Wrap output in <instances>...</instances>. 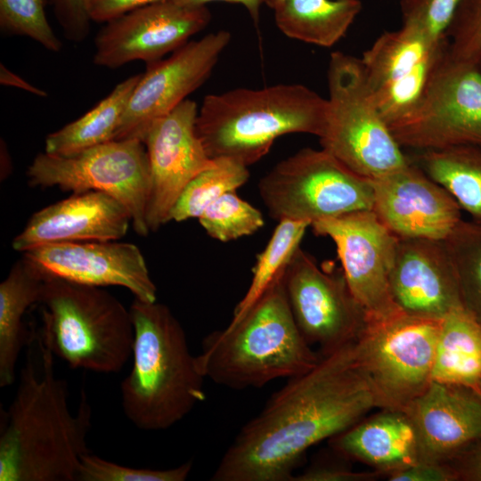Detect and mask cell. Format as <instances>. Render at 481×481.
Instances as JSON below:
<instances>
[{
    "mask_svg": "<svg viewBox=\"0 0 481 481\" xmlns=\"http://www.w3.org/2000/svg\"><path fill=\"white\" fill-rule=\"evenodd\" d=\"M37 305L42 341L70 368L116 373L132 355L130 310L102 287L45 276Z\"/></svg>",
    "mask_w": 481,
    "mask_h": 481,
    "instance_id": "cell-6",
    "label": "cell"
},
{
    "mask_svg": "<svg viewBox=\"0 0 481 481\" xmlns=\"http://www.w3.org/2000/svg\"><path fill=\"white\" fill-rule=\"evenodd\" d=\"M45 277L95 286H120L135 298L157 300L151 280L140 249L117 240L67 242L45 245L22 253Z\"/></svg>",
    "mask_w": 481,
    "mask_h": 481,
    "instance_id": "cell-18",
    "label": "cell"
},
{
    "mask_svg": "<svg viewBox=\"0 0 481 481\" xmlns=\"http://www.w3.org/2000/svg\"><path fill=\"white\" fill-rule=\"evenodd\" d=\"M450 52L481 68V0H461L446 29Z\"/></svg>",
    "mask_w": 481,
    "mask_h": 481,
    "instance_id": "cell-35",
    "label": "cell"
},
{
    "mask_svg": "<svg viewBox=\"0 0 481 481\" xmlns=\"http://www.w3.org/2000/svg\"><path fill=\"white\" fill-rule=\"evenodd\" d=\"M403 411L415 431L419 461L448 463L481 443V388L432 380Z\"/></svg>",
    "mask_w": 481,
    "mask_h": 481,
    "instance_id": "cell-19",
    "label": "cell"
},
{
    "mask_svg": "<svg viewBox=\"0 0 481 481\" xmlns=\"http://www.w3.org/2000/svg\"><path fill=\"white\" fill-rule=\"evenodd\" d=\"M440 325L404 313L367 320L355 353L384 408L404 410L432 381Z\"/></svg>",
    "mask_w": 481,
    "mask_h": 481,
    "instance_id": "cell-11",
    "label": "cell"
},
{
    "mask_svg": "<svg viewBox=\"0 0 481 481\" xmlns=\"http://www.w3.org/2000/svg\"><path fill=\"white\" fill-rule=\"evenodd\" d=\"M311 224L306 221L281 220L266 246L257 257L250 284L236 305L230 323L238 322L283 273Z\"/></svg>",
    "mask_w": 481,
    "mask_h": 481,
    "instance_id": "cell-29",
    "label": "cell"
},
{
    "mask_svg": "<svg viewBox=\"0 0 481 481\" xmlns=\"http://www.w3.org/2000/svg\"><path fill=\"white\" fill-rule=\"evenodd\" d=\"M169 0H90L93 21L106 23L137 8Z\"/></svg>",
    "mask_w": 481,
    "mask_h": 481,
    "instance_id": "cell-40",
    "label": "cell"
},
{
    "mask_svg": "<svg viewBox=\"0 0 481 481\" xmlns=\"http://www.w3.org/2000/svg\"><path fill=\"white\" fill-rule=\"evenodd\" d=\"M258 192L278 222L312 224L373 207L371 180L322 148H303L279 161L259 180Z\"/></svg>",
    "mask_w": 481,
    "mask_h": 481,
    "instance_id": "cell-8",
    "label": "cell"
},
{
    "mask_svg": "<svg viewBox=\"0 0 481 481\" xmlns=\"http://www.w3.org/2000/svg\"><path fill=\"white\" fill-rule=\"evenodd\" d=\"M261 1L263 4H265L266 6L273 10L285 0H261Z\"/></svg>",
    "mask_w": 481,
    "mask_h": 481,
    "instance_id": "cell-44",
    "label": "cell"
},
{
    "mask_svg": "<svg viewBox=\"0 0 481 481\" xmlns=\"http://www.w3.org/2000/svg\"><path fill=\"white\" fill-rule=\"evenodd\" d=\"M27 177L31 186L109 194L127 209L138 235L150 232L146 211L151 173L140 140H111L66 156L40 152L29 166Z\"/></svg>",
    "mask_w": 481,
    "mask_h": 481,
    "instance_id": "cell-9",
    "label": "cell"
},
{
    "mask_svg": "<svg viewBox=\"0 0 481 481\" xmlns=\"http://www.w3.org/2000/svg\"><path fill=\"white\" fill-rule=\"evenodd\" d=\"M328 117L321 148L356 174L373 180L410 160L381 117L360 58L330 54Z\"/></svg>",
    "mask_w": 481,
    "mask_h": 481,
    "instance_id": "cell-7",
    "label": "cell"
},
{
    "mask_svg": "<svg viewBox=\"0 0 481 481\" xmlns=\"http://www.w3.org/2000/svg\"><path fill=\"white\" fill-rule=\"evenodd\" d=\"M389 287L396 306L412 316L442 320L462 306L444 240L398 238Z\"/></svg>",
    "mask_w": 481,
    "mask_h": 481,
    "instance_id": "cell-20",
    "label": "cell"
},
{
    "mask_svg": "<svg viewBox=\"0 0 481 481\" xmlns=\"http://www.w3.org/2000/svg\"><path fill=\"white\" fill-rule=\"evenodd\" d=\"M310 227L315 234L334 242L347 284L367 320L404 313L395 303L389 287L398 238L372 210L319 220Z\"/></svg>",
    "mask_w": 481,
    "mask_h": 481,
    "instance_id": "cell-13",
    "label": "cell"
},
{
    "mask_svg": "<svg viewBox=\"0 0 481 481\" xmlns=\"http://www.w3.org/2000/svg\"><path fill=\"white\" fill-rule=\"evenodd\" d=\"M45 281L42 273L22 257L0 284V387L16 380L20 353L29 344L31 330L23 323L27 310L37 305Z\"/></svg>",
    "mask_w": 481,
    "mask_h": 481,
    "instance_id": "cell-23",
    "label": "cell"
},
{
    "mask_svg": "<svg viewBox=\"0 0 481 481\" xmlns=\"http://www.w3.org/2000/svg\"><path fill=\"white\" fill-rule=\"evenodd\" d=\"M130 224L127 209L110 195L77 192L34 213L12 247L24 253L54 243L118 240Z\"/></svg>",
    "mask_w": 481,
    "mask_h": 481,
    "instance_id": "cell-21",
    "label": "cell"
},
{
    "mask_svg": "<svg viewBox=\"0 0 481 481\" xmlns=\"http://www.w3.org/2000/svg\"><path fill=\"white\" fill-rule=\"evenodd\" d=\"M192 469V461L166 469L133 468L89 452L82 459L78 481H184Z\"/></svg>",
    "mask_w": 481,
    "mask_h": 481,
    "instance_id": "cell-34",
    "label": "cell"
},
{
    "mask_svg": "<svg viewBox=\"0 0 481 481\" xmlns=\"http://www.w3.org/2000/svg\"><path fill=\"white\" fill-rule=\"evenodd\" d=\"M383 409L360 365L355 341L322 355L308 371L289 378L241 427L212 481H292L313 445Z\"/></svg>",
    "mask_w": 481,
    "mask_h": 481,
    "instance_id": "cell-1",
    "label": "cell"
},
{
    "mask_svg": "<svg viewBox=\"0 0 481 481\" xmlns=\"http://www.w3.org/2000/svg\"><path fill=\"white\" fill-rule=\"evenodd\" d=\"M198 111L194 101L184 100L154 121L143 139L151 173L150 232L171 221V211L187 184L214 162L196 132Z\"/></svg>",
    "mask_w": 481,
    "mask_h": 481,
    "instance_id": "cell-16",
    "label": "cell"
},
{
    "mask_svg": "<svg viewBox=\"0 0 481 481\" xmlns=\"http://www.w3.org/2000/svg\"><path fill=\"white\" fill-rule=\"evenodd\" d=\"M371 183L372 211L397 238L444 240L462 220L454 198L411 160Z\"/></svg>",
    "mask_w": 481,
    "mask_h": 481,
    "instance_id": "cell-17",
    "label": "cell"
},
{
    "mask_svg": "<svg viewBox=\"0 0 481 481\" xmlns=\"http://www.w3.org/2000/svg\"><path fill=\"white\" fill-rule=\"evenodd\" d=\"M332 450L347 459L387 472L419 461L412 424L403 410L383 408L330 439Z\"/></svg>",
    "mask_w": 481,
    "mask_h": 481,
    "instance_id": "cell-22",
    "label": "cell"
},
{
    "mask_svg": "<svg viewBox=\"0 0 481 481\" xmlns=\"http://www.w3.org/2000/svg\"><path fill=\"white\" fill-rule=\"evenodd\" d=\"M65 37L72 42L84 41L91 29L90 0H46Z\"/></svg>",
    "mask_w": 481,
    "mask_h": 481,
    "instance_id": "cell-37",
    "label": "cell"
},
{
    "mask_svg": "<svg viewBox=\"0 0 481 481\" xmlns=\"http://www.w3.org/2000/svg\"><path fill=\"white\" fill-rule=\"evenodd\" d=\"M444 38L435 40L404 23L395 30L383 32L360 58L371 91L412 73L437 52Z\"/></svg>",
    "mask_w": 481,
    "mask_h": 481,
    "instance_id": "cell-26",
    "label": "cell"
},
{
    "mask_svg": "<svg viewBox=\"0 0 481 481\" xmlns=\"http://www.w3.org/2000/svg\"><path fill=\"white\" fill-rule=\"evenodd\" d=\"M390 481H457L458 475L449 463L418 461L395 469L385 476Z\"/></svg>",
    "mask_w": 481,
    "mask_h": 481,
    "instance_id": "cell-39",
    "label": "cell"
},
{
    "mask_svg": "<svg viewBox=\"0 0 481 481\" xmlns=\"http://www.w3.org/2000/svg\"><path fill=\"white\" fill-rule=\"evenodd\" d=\"M141 75L124 79L89 111L49 134L45 140V151L66 156L114 140Z\"/></svg>",
    "mask_w": 481,
    "mask_h": 481,
    "instance_id": "cell-28",
    "label": "cell"
},
{
    "mask_svg": "<svg viewBox=\"0 0 481 481\" xmlns=\"http://www.w3.org/2000/svg\"><path fill=\"white\" fill-rule=\"evenodd\" d=\"M388 128L413 151L481 145V68L453 55L447 41L415 108Z\"/></svg>",
    "mask_w": 481,
    "mask_h": 481,
    "instance_id": "cell-10",
    "label": "cell"
},
{
    "mask_svg": "<svg viewBox=\"0 0 481 481\" xmlns=\"http://www.w3.org/2000/svg\"><path fill=\"white\" fill-rule=\"evenodd\" d=\"M213 159L209 167L187 184L171 211L170 220L182 222L199 218L220 197L235 192L249 180L246 165L226 157Z\"/></svg>",
    "mask_w": 481,
    "mask_h": 481,
    "instance_id": "cell-30",
    "label": "cell"
},
{
    "mask_svg": "<svg viewBox=\"0 0 481 481\" xmlns=\"http://www.w3.org/2000/svg\"><path fill=\"white\" fill-rule=\"evenodd\" d=\"M180 4L188 6H203L211 2H226L241 4L249 12L251 20L257 26L260 17L261 0H173Z\"/></svg>",
    "mask_w": 481,
    "mask_h": 481,
    "instance_id": "cell-43",
    "label": "cell"
},
{
    "mask_svg": "<svg viewBox=\"0 0 481 481\" xmlns=\"http://www.w3.org/2000/svg\"><path fill=\"white\" fill-rule=\"evenodd\" d=\"M362 8L360 0H285L273 11L286 37L330 47L346 35Z\"/></svg>",
    "mask_w": 481,
    "mask_h": 481,
    "instance_id": "cell-25",
    "label": "cell"
},
{
    "mask_svg": "<svg viewBox=\"0 0 481 481\" xmlns=\"http://www.w3.org/2000/svg\"><path fill=\"white\" fill-rule=\"evenodd\" d=\"M0 83L4 86L20 88L39 97L47 96L45 91L29 84L21 77L6 68L3 63L0 64Z\"/></svg>",
    "mask_w": 481,
    "mask_h": 481,
    "instance_id": "cell-42",
    "label": "cell"
},
{
    "mask_svg": "<svg viewBox=\"0 0 481 481\" xmlns=\"http://www.w3.org/2000/svg\"><path fill=\"white\" fill-rule=\"evenodd\" d=\"M432 380L481 388V324L463 306L441 320Z\"/></svg>",
    "mask_w": 481,
    "mask_h": 481,
    "instance_id": "cell-24",
    "label": "cell"
},
{
    "mask_svg": "<svg viewBox=\"0 0 481 481\" xmlns=\"http://www.w3.org/2000/svg\"><path fill=\"white\" fill-rule=\"evenodd\" d=\"M46 0H0V28L9 35L28 37L46 50L58 53L62 44L45 12Z\"/></svg>",
    "mask_w": 481,
    "mask_h": 481,
    "instance_id": "cell-33",
    "label": "cell"
},
{
    "mask_svg": "<svg viewBox=\"0 0 481 481\" xmlns=\"http://www.w3.org/2000/svg\"><path fill=\"white\" fill-rule=\"evenodd\" d=\"M459 480L481 481V443L466 450L450 462Z\"/></svg>",
    "mask_w": 481,
    "mask_h": 481,
    "instance_id": "cell-41",
    "label": "cell"
},
{
    "mask_svg": "<svg viewBox=\"0 0 481 481\" xmlns=\"http://www.w3.org/2000/svg\"><path fill=\"white\" fill-rule=\"evenodd\" d=\"M210 20L207 5L169 0L137 8L104 23L94 38V62L118 69L135 61H157L188 43Z\"/></svg>",
    "mask_w": 481,
    "mask_h": 481,
    "instance_id": "cell-15",
    "label": "cell"
},
{
    "mask_svg": "<svg viewBox=\"0 0 481 481\" xmlns=\"http://www.w3.org/2000/svg\"><path fill=\"white\" fill-rule=\"evenodd\" d=\"M35 340L38 361L29 338L16 394L1 414L0 481H78L82 459L90 452L92 407L81 390L72 413L68 384L54 371V355L38 332Z\"/></svg>",
    "mask_w": 481,
    "mask_h": 481,
    "instance_id": "cell-2",
    "label": "cell"
},
{
    "mask_svg": "<svg viewBox=\"0 0 481 481\" xmlns=\"http://www.w3.org/2000/svg\"><path fill=\"white\" fill-rule=\"evenodd\" d=\"M282 277L295 322L321 355L358 338L367 314L351 292L341 267L334 263L319 265L299 247Z\"/></svg>",
    "mask_w": 481,
    "mask_h": 481,
    "instance_id": "cell-12",
    "label": "cell"
},
{
    "mask_svg": "<svg viewBox=\"0 0 481 481\" xmlns=\"http://www.w3.org/2000/svg\"><path fill=\"white\" fill-rule=\"evenodd\" d=\"M282 276L238 322L204 338L196 360L206 379L242 390L303 374L318 363L322 355L295 322Z\"/></svg>",
    "mask_w": 481,
    "mask_h": 481,
    "instance_id": "cell-4",
    "label": "cell"
},
{
    "mask_svg": "<svg viewBox=\"0 0 481 481\" xmlns=\"http://www.w3.org/2000/svg\"><path fill=\"white\" fill-rule=\"evenodd\" d=\"M133 366L121 383L124 414L138 429L165 430L206 399L205 377L170 309L135 298Z\"/></svg>",
    "mask_w": 481,
    "mask_h": 481,
    "instance_id": "cell-3",
    "label": "cell"
},
{
    "mask_svg": "<svg viewBox=\"0 0 481 481\" xmlns=\"http://www.w3.org/2000/svg\"><path fill=\"white\" fill-rule=\"evenodd\" d=\"M408 158L442 185L471 220L481 224V145L414 151Z\"/></svg>",
    "mask_w": 481,
    "mask_h": 481,
    "instance_id": "cell-27",
    "label": "cell"
},
{
    "mask_svg": "<svg viewBox=\"0 0 481 481\" xmlns=\"http://www.w3.org/2000/svg\"><path fill=\"white\" fill-rule=\"evenodd\" d=\"M198 219L210 237L223 242L253 234L265 224L262 213L236 191L220 197Z\"/></svg>",
    "mask_w": 481,
    "mask_h": 481,
    "instance_id": "cell-32",
    "label": "cell"
},
{
    "mask_svg": "<svg viewBox=\"0 0 481 481\" xmlns=\"http://www.w3.org/2000/svg\"><path fill=\"white\" fill-rule=\"evenodd\" d=\"M328 110L327 99L300 84L235 88L203 99L196 132L211 159L231 158L249 167L281 135L319 137Z\"/></svg>",
    "mask_w": 481,
    "mask_h": 481,
    "instance_id": "cell-5",
    "label": "cell"
},
{
    "mask_svg": "<svg viewBox=\"0 0 481 481\" xmlns=\"http://www.w3.org/2000/svg\"><path fill=\"white\" fill-rule=\"evenodd\" d=\"M338 454L337 460H317L303 472L296 474L292 481H372L385 477L384 472L379 470L353 471L346 463H342L347 459Z\"/></svg>",
    "mask_w": 481,
    "mask_h": 481,
    "instance_id": "cell-38",
    "label": "cell"
},
{
    "mask_svg": "<svg viewBox=\"0 0 481 481\" xmlns=\"http://www.w3.org/2000/svg\"><path fill=\"white\" fill-rule=\"evenodd\" d=\"M231 40L226 30L208 33L148 64L141 75L114 140L143 139L157 119L169 113L210 76Z\"/></svg>",
    "mask_w": 481,
    "mask_h": 481,
    "instance_id": "cell-14",
    "label": "cell"
},
{
    "mask_svg": "<svg viewBox=\"0 0 481 481\" xmlns=\"http://www.w3.org/2000/svg\"><path fill=\"white\" fill-rule=\"evenodd\" d=\"M461 0H400L403 23L441 40Z\"/></svg>",
    "mask_w": 481,
    "mask_h": 481,
    "instance_id": "cell-36",
    "label": "cell"
},
{
    "mask_svg": "<svg viewBox=\"0 0 481 481\" xmlns=\"http://www.w3.org/2000/svg\"><path fill=\"white\" fill-rule=\"evenodd\" d=\"M462 306L481 324V224L461 220L444 240Z\"/></svg>",
    "mask_w": 481,
    "mask_h": 481,
    "instance_id": "cell-31",
    "label": "cell"
}]
</instances>
